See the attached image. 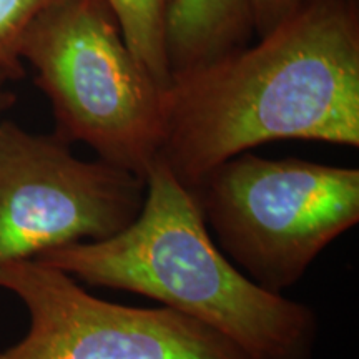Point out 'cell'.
I'll return each instance as SVG.
<instances>
[{
    "instance_id": "obj_11",
    "label": "cell",
    "mask_w": 359,
    "mask_h": 359,
    "mask_svg": "<svg viewBox=\"0 0 359 359\" xmlns=\"http://www.w3.org/2000/svg\"><path fill=\"white\" fill-rule=\"evenodd\" d=\"M13 80H19L15 75L12 74L11 70H7L6 67L0 65V122L4 120V114L11 107L13 100L11 90H8V83L13 82Z\"/></svg>"
},
{
    "instance_id": "obj_8",
    "label": "cell",
    "mask_w": 359,
    "mask_h": 359,
    "mask_svg": "<svg viewBox=\"0 0 359 359\" xmlns=\"http://www.w3.org/2000/svg\"><path fill=\"white\" fill-rule=\"evenodd\" d=\"M114 12L125 42L161 88L172 80L167 30L173 0H105Z\"/></svg>"
},
{
    "instance_id": "obj_9",
    "label": "cell",
    "mask_w": 359,
    "mask_h": 359,
    "mask_svg": "<svg viewBox=\"0 0 359 359\" xmlns=\"http://www.w3.org/2000/svg\"><path fill=\"white\" fill-rule=\"evenodd\" d=\"M58 0H0V65L17 79L24 75L20 43L35 17Z\"/></svg>"
},
{
    "instance_id": "obj_6",
    "label": "cell",
    "mask_w": 359,
    "mask_h": 359,
    "mask_svg": "<svg viewBox=\"0 0 359 359\" xmlns=\"http://www.w3.org/2000/svg\"><path fill=\"white\" fill-rule=\"evenodd\" d=\"M0 288L29 313V331L0 359H248L213 327L167 306L95 298L74 276L24 259L0 269Z\"/></svg>"
},
{
    "instance_id": "obj_2",
    "label": "cell",
    "mask_w": 359,
    "mask_h": 359,
    "mask_svg": "<svg viewBox=\"0 0 359 359\" xmlns=\"http://www.w3.org/2000/svg\"><path fill=\"white\" fill-rule=\"evenodd\" d=\"M142 212L115 236L47 251L35 262L79 283L160 302L231 339L248 359H313V308L251 281L218 248L195 195L161 160L147 178Z\"/></svg>"
},
{
    "instance_id": "obj_10",
    "label": "cell",
    "mask_w": 359,
    "mask_h": 359,
    "mask_svg": "<svg viewBox=\"0 0 359 359\" xmlns=\"http://www.w3.org/2000/svg\"><path fill=\"white\" fill-rule=\"evenodd\" d=\"M303 0H248L253 30L258 35H264L283 19L293 13Z\"/></svg>"
},
{
    "instance_id": "obj_7",
    "label": "cell",
    "mask_w": 359,
    "mask_h": 359,
    "mask_svg": "<svg viewBox=\"0 0 359 359\" xmlns=\"http://www.w3.org/2000/svg\"><path fill=\"white\" fill-rule=\"evenodd\" d=\"M248 0H173L167 30L172 75L246 45Z\"/></svg>"
},
{
    "instance_id": "obj_4",
    "label": "cell",
    "mask_w": 359,
    "mask_h": 359,
    "mask_svg": "<svg viewBox=\"0 0 359 359\" xmlns=\"http://www.w3.org/2000/svg\"><path fill=\"white\" fill-rule=\"evenodd\" d=\"M191 191L224 257L278 294L359 222L358 168L245 151Z\"/></svg>"
},
{
    "instance_id": "obj_5",
    "label": "cell",
    "mask_w": 359,
    "mask_h": 359,
    "mask_svg": "<svg viewBox=\"0 0 359 359\" xmlns=\"http://www.w3.org/2000/svg\"><path fill=\"white\" fill-rule=\"evenodd\" d=\"M147 183L72 154L58 135L0 122V269L74 243L115 236L142 212Z\"/></svg>"
},
{
    "instance_id": "obj_3",
    "label": "cell",
    "mask_w": 359,
    "mask_h": 359,
    "mask_svg": "<svg viewBox=\"0 0 359 359\" xmlns=\"http://www.w3.org/2000/svg\"><path fill=\"white\" fill-rule=\"evenodd\" d=\"M22 64L50 100L58 137L145 180L165 140L163 92L105 0H58L35 17Z\"/></svg>"
},
{
    "instance_id": "obj_1",
    "label": "cell",
    "mask_w": 359,
    "mask_h": 359,
    "mask_svg": "<svg viewBox=\"0 0 359 359\" xmlns=\"http://www.w3.org/2000/svg\"><path fill=\"white\" fill-rule=\"evenodd\" d=\"M163 107L158 160L188 190L268 142L359 147L358 0H303L255 45L173 74Z\"/></svg>"
}]
</instances>
